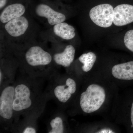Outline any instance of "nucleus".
I'll list each match as a JSON object with an SVG mask.
<instances>
[{"mask_svg": "<svg viewBox=\"0 0 133 133\" xmlns=\"http://www.w3.org/2000/svg\"><path fill=\"white\" fill-rule=\"evenodd\" d=\"M105 98L104 89L97 84H92L88 86L85 91L81 93L80 107L86 113H91L99 109Z\"/></svg>", "mask_w": 133, "mask_h": 133, "instance_id": "f257e3e1", "label": "nucleus"}, {"mask_svg": "<svg viewBox=\"0 0 133 133\" xmlns=\"http://www.w3.org/2000/svg\"><path fill=\"white\" fill-rule=\"evenodd\" d=\"M114 10L110 4H100L92 8L89 15L91 20L96 25L102 28H109L113 23Z\"/></svg>", "mask_w": 133, "mask_h": 133, "instance_id": "f03ea898", "label": "nucleus"}, {"mask_svg": "<svg viewBox=\"0 0 133 133\" xmlns=\"http://www.w3.org/2000/svg\"><path fill=\"white\" fill-rule=\"evenodd\" d=\"M31 92L28 87L20 84L15 88L13 108L14 111H19L28 109L31 106Z\"/></svg>", "mask_w": 133, "mask_h": 133, "instance_id": "7ed1b4c3", "label": "nucleus"}, {"mask_svg": "<svg viewBox=\"0 0 133 133\" xmlns=\"http://www.w3.org/2000/svg\"><path fill=\"white\" fill-rule=\"evenodd\" d=\"M26 62L33 66L46 65L52 61L51 55L39 46L30 48L25 54Z\"/></svg>", "mask_w": 133, "mask_h": 133, "instance_id": "20e7f679", "label": "nucleus"}, {"mask_svg": "<svg viewBox=\"0 0 133 133\" xmlns=\"http://www.w3.org/2000/svg\"><path fill=\"white\" fill-rule=\"evenodd\" d=\"M15 90L14 87H7L3 89L0 97V115L6 119H10L13 116Z\"/></svg>", "mask_w": 133, "mask_h": 133, "instance_id": "39448f33", "label": "nucleus"}, {"mask_svg": "<svg viewBox=\"0 0 133 133\" xmlns=\"http://www.w3.org/2000/svg\"><path fill=\"white\" fill-rule=\"evenodd\" d=\"M113 23L115 26H125L133 22V6L121 4L116 6L114 10Z\"/></svg>", "mask_w": 133, "mask_h": 133, "instance_id": "423d86ee", "label": "nucleus"}, {"mask_svg": "<svg viewBox=\"0 0 133 133\" xmlns=\"http://www.w3.org/2000/svg\"><path fill=\"white\" fill-rule=\"evenodd\" d=\"M36 12L38 16L47 18L49 24L51 25L63 22L66 19L65 15L56 12L49 6L45 4L38 5L36 8Z\"/></svg>", "mask_w": 133, "mask_h": 133, "instance_id": "0eeeda50", "label": "nucleus"}, {"mask_svg": "<svg viewBox=\"0 0 133 133\" xmlns=\"http://www.w3.org/2000/svg\"><path fill=\"white\" fill-rule=\"evenodd\" d=\"M29 27V22L26 18L21 16L9 21L5 24L6 31L14 37L23 35Z\"/></svg>", "mask_w": 133, "mask_h": 133, "instance_id": "6e6552de", "label": "nucleus"}, {"mask_svg": "<svg viewBox=\"0 0 133 133\" xmlns=\"http://www.w3.org/2000/svg\"><path fill=\"white\" fill-rule=\"evenodd\" d=\"M76 84L72 79H66L65 85H59L56 87L54 90L55 97L60 102L65 103L71 97L72 94L76 92Z\"/></svg>", "mask_w": 133, "mask_h": 133, "instance_id": "1a4fd4ad", "label": "nucleus"}, {"mask_svg": "<svg viewBox=\"0 0 133 133\" xmlns=\"http://www.w3.org/2000/svg\"><path fill=\"white\" fill-rule=\"evenodd\" d=\"M112 74L115 78L120 80H133V61L114 65Z\"/></svg>", "mask_w": 133, "mask_h": 133, "instance_id": "9d476101", "label": "nucleus"}, {"mask_svg": "<svg viewBox=\"0 0 133 133\" xmlns=\"http://www.w3.org/2000/svg\"><path fill=\"white\" fill-rule=\"evenodd\" d=\"M25 11L24 6L20 3L9 5L1 14L0 21L2 23H7L12 19L22 16Z\"/></svg>", "mask_w": 133, "mask_h": 133, "instance_id": "9b49d317", "label": "nucleus"}, {"mask_svg": "<svg viewBox=\"0 0 133 133\" xmlns=\"http://www.w3.org/2000/svg\"><path fill=\"white\" fill-rule=\"evenodd\" d=\"M75 55V48L72 45H69L66 46L63 52L55 54L53 59L57 64L69 67L73 62Z\"/></svg>", "mask_w": 133, "mask_h": 133, "instance_id": "f8f14e48", "label": "nucleus"}, {"mask_svg": "<svg viewBox=\"0 0 133 133\" xmlns=\"http://www.w3.org/2000/svg\"><path fill=\"white\" fill-rule=\"evenodd\" d=\"M53 30L56 35L64 40H71L76 35L74 27L64 22L55 25Z\"/></svg>", "mask_w": 133, "mask_h": 133, "instance_id": "ddd939ff", "label": "nucleus"}, {"mask_svg": "<svg viewBox=\"0 0 133 133\" xmlns=\"http://www.w3.org/2000/svg\"><path fill=\"white\" fill-rule=\"evenodd\" d=\"M97 59V56L94 52L84 53L79 58V62L83 64L82 69L85 72H88L92 69Z\"/></svg>", "mask_w": 133, "mask_h": 133, "instance_id": "4468645a", "label": "nucleus"}, {"mask_svg": "<svg viewBox=\"0 0 133 133\" xmlns=\"http://www.w3.org/2000/svg\"><path fill=\"white\" fill-rule=\"evenodd\" d=\"M51 129L49 133H63L64 131L63 123L62 119L56 117L52 119L50 123Z\"/></svg>", "mask_w": 133, "mask_h": 133, "instance_id": "2eb2a0df", "label": "nucleus"}, {"mask_svg": "<svg viewBox=\"0 0 133 133\" xmlns=\"http://www.w3.org/2000/svg\"><path fill=\"white\" fill-rule=\"evenodd\" d=\"M124 42L126 48L133 52V30H129L126 33Z\"/></svg>", "mask_w": 133, "mask_h": 133, "instance_id": "dca6fc26", "label": "nucleus"}, {"mask_svg": "<svg viewBox=\"0 0 133 133\" xmlns=\"http://www.w3.org/2000/svg\"><path fill=\"white\" fill-rule=\"evenodd\" d=\"M23 133H36V131L35 129L31 127H27L23 132Z\"/></svg>", "mask_w": 133, "mask_h": 133, "instance_id": "f3484780", "label": "nucleus"}, {"mask_svg": "<svg viewBox=\"0 0 133 133\" xmlns=\"http://www.w3.org/2000/svg\"><path fill=\"white\" fill-rule=\"evenodd\" d=\"M98 133H114L113 131L110 130L109 129H102Z\"/></svg>", "mask_w": 133, "mask_h": 133, "instance_id": "a211bd4d", "label": "nucleus"}, {"mask_svg": "<svg viewBox=\"0 0 133 133\" xmlns=\"http://www.w3.org/2000/svg\"><path fill=\"white\" fill-rule=\"evenodd\" d=\"M131 120L132 126L133 127V102L132 103L131 108Z\"/></svg>", "mask_w": 133, "mask_h": 133, "instance_id": "6ab92c4d", "label": "nucleus"}, {"mask_svg": "<svg viewBox=\"0 0 133 133\" xmlns=\"http://www.w3.org/2000/svg\"><path fill=\"white\" fill-rule=\"evenodd\" d=\"M7 0H0V8L1 9L6 5Z\"/></svg>", "mask_w": 133, "mask_h": 133, "instance_id": "aec40b11", "label": "nucleus"}, {"mask_svg": "<svg viewBox=\"0 0 133 133\" xmlns=\"http://www.w3.org/2000/svg\"><path fill=\"white\" fill-rule=\"evenodd\" d=\"M2 72L1 70V71H0V82H1V84L2 80Z\"/></svg>", "mask_w": 133, "mask_h": 133, "instance_id": "412c9836", "label": "nucleus"}]
</instances>
